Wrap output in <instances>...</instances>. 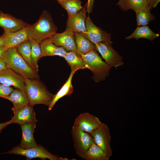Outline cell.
<instances>
[{
	"label": "cell",
	"instance_id": "11",
	"mask_svg": "<svg viewBox=\"0 0 160 160\" xmlns=\"http://www.w3.org/2000/svg\"><path fill=\"white\" fill-rule=\"evenodd\" d=\"M53 43L56 45L64 47L66 50L73 51L81 57L76 44L74 33L69 30L61 33H56L51 38Z\"/></svg>",
	"mask_w": 160,
	"mask_h": 160
},
{
	"label": "cell",
	"instance_id": "32",
	"mask_svg": "<svg viewBox=\"0 0 160 160\" xmlns=\"http://www.w3.org/2000/svg\"><path fill=\"white\" fill-rule=\"evenodd\" d=\"M94 0H88L86 4V11L88 13H90L92 12L93 8L94 7Z\"/></svg>",
	"mask_w": 160,
	"mask_h": 160
},
{
	"label": "cell",
	"instance_id": "16",
	"mask_svg": "<svg viewBox=\"0 0 160 160\" xmlns=\"http://www.w3.org/2000/svg\"><path fill=\"white\" fill-rule=\"evenodd\" d=\"M28 24L9 14H4L0 10V27L4 31L13 32L18 31Z\"/></svg>",
	"mask_w": 160,
	"mask_h": 160
},
{
	"label": "cell",
	"instance_id": "22",
	"mask_svg": "<svg viewBox=\"0 0 160 160\" xmlns=\"http://www.w3.org/2000/svg\"><path fill=\"white\" fill-rule=\"evenodd\" d=\"M116 4L124 11L132 9L135 13L148 6L146 0H119Z\"/></svg>",
	"mask_w": 160,
	"mask_h": 160
},
{
	"label": "cell",
	"instance_id": "26",
	"mask_svg": "<svg viewBox=\"0 0 160 160\" xmlns=\"http://www.w3.org/2000/svg\"><path fill=\"white\" fill-rule=\"evenodd\" d=\"M57 1L67 11L68 15L74 14L82 9L81 0H58Z\"/></svg>",
	"mask_w": 160,
	"mask_h": 160
},
{
	"label": "cell",
	"instance_id": "3",
	"mask_svg": "<svg viewBox=\"0 0 160 160\" xmlns=\"http://www.w3.org/2000/svg\"><path fill=\"white\" fill-rule=\"evenodd\" d=\"M2 57L7 68L12 69L24 78L39 79L38 72L28 64L19 54L16 47L7 49Z\"/></svg>",
	"mask_w": 160,
	"mask_h": 160
},
{
	"label": "cell",
	"instance_id": "29",
	"mask_svg": "<svg viewBox=\"0 0 160 160\" xmlns=\"http://www.w3.org/2000/svg\"><path fill=\"white\" fill-rule=\"evenodd\" d=\"M31 44V62L35 71H39L38 62L40 59L41 49L40 43L35 40L29 39Z\"/></svg>",
	"mask_w": 160,
	"mask_h": 160
},
{
	"label": "cell",
	"instance_id": "8",
	"mask_svg": "<svg viewBox=\"0 0 160 160\" xmlns=\"http://www.w3.org/2000/svg\"><path fill=\"white\" fill-rule=\"evenodd\" d=\"M94 45L96 50L110 66L116 69L123 66L124 63L122 57L114 50L111 45L105 42L99 43Z\"/></svg>",
	"mask_w": 160,
	"mask_h": 160
},
{
	"label": "cell",
	"instance_id": "23",
	"mask_svg": "<svg viewBox=\"0 0 160 160\" xmlns=\"http://www.w3.org/2000/svg\"><path fill=\"white\" fill-rule=\"evenodd\" d=\"M75 42L77 49L81 54L85 55L93 50H96L94 44L83 35L75 32Z\"/></svg>",
	"mask_w": 160,
	"mask_h": 160
},
{
	"label": "cell",
	"instance_id": "36",
	"mask_svg": "<svg viewBox=\"0 0 160 160\" xmlns=\"http://www.w3.org/2000/svg\"><path fill=\"white\" fill-rule=\"evenodd\" d=\"M4 44V40L1 35L0 36V46H3Z\"/></svg>",
	"mask_w": 160,
	"mask_h": 160
},
{
	"label": "cell",
	"instance_id": "18",
	"mask_svg": "<svg viewBox=\"0 0 160 160\" xmlns=\"http://www.w3.org/2000/svg\"><path fill=\"white\" fill-rule=\"evenodd\" d=\"M40 44L41 49L40 59L44 57L55 55L64 58L67 52L64 47L55 45L53 43L51 38L44 40Z\"/></svg>",
	"mask_w": 160,
	"mask_h": 160
},
{
	"label": "cell",
	"instance_id": "35",
	"mask_svg": "<svg viewBox=\"0 0 160 160\" xmlns=\"http://www.w3.org/2000/svg\"><path fill=\"white\" fill-rule=\"evenodd\" d=\"M6 50L7 49L4 46H0V57H3Z\"/></svg>",
	"mask_w": 160,
	"mask_h": 160
},
{
	"label": "cell",
	"instance_id": "4",
	"mask_svg": "<svg viewBox=\"0 0 160 160\" xmlns=\"http://www.w3.org/2000/svg\"><path fill=\"white\" fill-rule=\"evenodd\" d=\"M81 57L85 68L89 69L92 72V79L95 82L105 80L109 76L112 67L102 60L96 50L81 55Z\"/></svg>",
	"mask_w": 160,
	"mask_h": 160
},
{
	"label": "cell",
	"instance_id": "12",
	"mask_svg": "<svg viewBox=\"0 0 160 160\" xmlns=\"http://www.w3.org/2000/svg\"><path fill=\"white\" fill-rule=\"evenodd\" d=\"M86 12L85 8L74 14L68 15L65 30L79 33L86 37Z\"/></svg>",
	"mask_w": 160,
	"mask_h": 160
},
{
	"label": "cell",
	"instance_id": "15",
	"mask_svg": "<svg viewBox=\"0 0 160 160\" xmlns=\"http://www.w3.org/2000/svg\"><path fill=\"white\" fill-rule=\"evenodd\" d=\"M10 120L11 124L17 123L20 125L38 121L33 107L29 105L22 107L15 113Z\"/></svg>",
	"mask_w": 160,
	"mask_h": 160
},
{
	"label": "cell",
	"instance_id": "34",
	"mask_svg": "<svg viewBox=\"0 0 160 160\" xmlns=\"http://www.w3.org/2000/svg\"><path fill=\"white\" fill-rule=\"evenodd\" d=\"M10 124L11 123L10 120L4 123H0V133L3 129Z\"/></svg>",
	"mask_w": 160,
	"mask_h": 160
},
{
	"label": "cell",
	"instance_id": "10",
	"mask_svg": "<svg viewBox=\"0 0 160 160\" xmlns=\"http://www.w3.org/2000/svg\"><path fill=\"white\" fill-rule=\"evenodd\" d=\"M85 24L86 38L92 43L105 42L111 45L113 42L111 41V34L96 26L89 16L86 18Z\"/></svg>",
	"mask_w": 160,
	"mask_h": 160
},
{
	"label": "cell",
	"instance_id": "14",
	"mask_svg": "<svg viewBox=\"0 0 160 160\" xmlns=\"http://www.w3.org/2000/svg\"><path fill=\"white\" fill-rule=\"evenodd\" d=\"M24 78L12 69L6 68L0 71V83L12 86L25 92Z\"/></svg>",
	"mask_w": 160,
	"mask_h": 160
},
{
	"label": "cell",
	"instance_id": "25",
	"mask_svg": "<svg viewBox=\"0 0 160 160\" xmlns=\"http://www.w3.org/2000/svg\"><path fill=\"white\" fill-rule=\"evenodd\" d=\"M64 58L71 67V69L85 68V66L81 57L75 52L70 51L65 54Z\"/></svg>",
	"mask_w": 160,
	"mask_h": 160
},
{
	"label": "cell",
	"instance_id": "20",
	"mask_svg": "<svg viewBox=\"0 0 160 160\" xmlns=\"http://www.w3.org/2000/svg\"><path fill=\"white\" fill-rule=\"evenodd\" d=\"M6 99L11 101L13 104L11 108L15 113L20 108L29 104V101L25 92L17 88L14 89Z\"/></svg>",
	"mask_w": 160,
	"mask_h": 160
},
{
	"label": "cell",
	"instance_id": "6",
	"mask_svg": "<svg viewBox=\"0 0 160 160\" xmlns=\"http://www.w3.org/2000/svg\"><path fill=\"white\" fill-rule=\"evenodd\" d=\"M71 133L76 155L84 159L85 153L94 142L91 135L80 129L72 128Z\"/></svg>",
	"mask_w": 160,
	"mask_h": 160
},
{
	"label": "cell",
	"instance_id": "33",
	"mask_svg": "<svg viewBox=\"0 0 160 160\" xmlns=\"http://www.w3.org/2000/svg\"><path fill=\"white\" fill-rule=\"evenodd\" d=\"M7 68L6 63L2 57H0V71Z\"/></svg>",
	"mask_w": 160,
	"mask_h": 160
},
{
	"label": "cell",
	"instance_id": "24",
	"mask_svg": "<svg viewBox=\"0 0 160 160\" xmlns=\"http://www.w3.org/2000/svg\"><path fill=\"white\" fill-rule=\"evenodd\" d=\"M86 160H108L101 148L94 142L87 151L84 159Z\"/></svg>",
	"mask_w": 160,
	"mask_h": 160
},
{
	"label": "cell",
	"instance_id": "1",
	"mask_svg": "<svg viewBox=\"0 0 160 160\" xmlns=\"http://www.w3.org/2000/svg\"><path fill=\"white\" fill-rule=\"evenodd\" d=\"M57 29L49 12L44 10L38 21L30 25L28 31V39L35 40L40 43L50 38L57 33Z\"/></svg>",
	"mask_w": 160,
	"mask_h": 160
},
{
	"label": "cell",
	"instance_id": "37",
	"mask_svg": "<svg viewBox=\"0 0 160 160\" xmlns=\"http://www.w3.org/2000/svg\"><path fill=\"white\" fill-rule=\"evenodd\" d=\"M57 0V1H58V0Z\"/></svg>",
	"mask_w": 160,
	"mask_h": 160
},
{
	"label": "cell",
	"instance_id": "17",
	"mask_svg": "<svg viewBox=\"0 0 160 160\" xmlns=\"http://www.w3.org/2000/svg\"><path fill=\"white\" fill-rule=\"evenodd\" d=\"M36 124V122H33L20 125L22 137L19 146L24 149H28L36 148L39 146V145L36 143L33 136Z\"/></svg>",
	"mask_w": 160,
	"mask_h": 160
},
{
	"label": "cell",
	"instance_id": "7",
	"mask_svg": "<svg viewBox=\"0 0 160 160\" xmlns=\"http://www.w3.org/2000/svg\"><path fill=\"white\" fill-rule=\"evenodd\" d=\"M90 135L94 142L101 148L109 159L112 155V151L110 146L111 137L107 124L103 123Z\"/></svg>",
	"mask_w": 160,
	"mask_h": 160
},
{
	"label": "cell",
	"instance_id": "28",
	"mask_svg": "<svg viewBox=\"0 0 160 160\" xmlns=\"http://www.w3.org/2000/svg\"><path fill=\"white\" fill-rule=\"evenodd\" d=\"M151 10L148 6L136 13L137 26L147 25L149 22L155 19V17L151 14Z\"/></svg>",
	"mask_w": 160,
	"mask_h": 160
},
{
	"label": "cell",
	"instance_id": "30",
	"mask_svg": "<svg viewBox=\"0 0 160 160\" xmlns=\"http://www.w3.org/2000/svg\"><path fill=\"white\" fill-rule=\"evenodd\" d=\"M14 89L10 86H7L0 83V97L4 99L8 96Z\"/></svg>",
	"mask_w": 160,
	"mask_h": 160
},
{
	"label": "cell",
	"instance_id": "27",
	"mask_svg": "<svg viewBox=\"0 0 160 160\" xmlns=\"http://www.w3.org/2000/svg\"><path fill=\"white\" fill-rule=\"evenodd\" d=\"M16 48L21 56L28 64L34 70L31 60V44L29 39L20 44Z\"/></svg>",
	"mask_w": 160,
	"mask_h": 160
},
{
	"label": "cell",
	"instance_id": "21",
	"mask_svg": "<svg viewBox=\"0 0 160 160\" xmlns=\"http://www.w3.org/2000/svg\"><path fill=\"white\" fill-rule=\"evenodd\" d=\"M159 36V33H154L147 25L137 27L133 32L127 36L125 39H130L134 38L138 40L140 38H145L152 41Z\"/></svg>",
	"mask_w": 160,
	"mask_h": 160
},
{
	"label": "cell",
	"instance_id": "5",
	"mask_svg": "<svg viewBox=\"0 0 160 160\" xmlns=\"http://www.w3.org/2000/svg\"><path fill=\"white\" fill-rule=\"evenodd\" d=\"M19 155L25 156L27 160L39 158L42 159H48L50 160H69L68 158H63L58 155H55L48 151L44 147L39 145L36 148L28 149L23 148L19 145L13 147L12 149L6 152L0 153Z\"/></svg>",
	"mask_w": 160,
	"mask_h": 160
},
{
	"label": "cell",
	"instance_id": "2",
	"mask_svg": "<svg viewBox=\"0 0 160 160\" xmlns=\"http://www.w3.org/2000/svg\"><path fill=\"white\" fill-rule=\"evenodd\" d=\"M25 92L29 101V105L33 107L41 104L48 106L54 95L51 93L39 79H24Z\"/></svg>",
	"mask_w": 160,
	"mask_h": 160
},
{
	"label": "cell",
	"instance_id": "9",
	"mask_svg": "<svg viewBox=\"0 0 160 160\" xmlns=\"http://www.w3.org/2000/svg\"><path fill=\"white\" fill-rule=\"evenodd\" d=\"M102 123L99 118L88 112L79 114L75 119L72 128L80 129L90 134Z\"/></svg>",
	"mask_w": 160,
	"mask_h": 160
},
{
	"label": "cell",
	"instance_id": "13",
	"mask_svg": "<svg viewBox=\"0 0 160 160\" xmlns=\"http://www.w3.org/2000/svg\"><path fill=\"white\" fill-rule=\"evenodd\" d=\"M30 24L13 32L4 31L1 35L4 40V46L8 49L16 47L20 44L28 39V31Z\"/></svg>",
	"mask_w": 160,
	"mask_h": 160
},
{
	"label": "cell",
	"instance_id": "31",
	"mask_svg": "<svg viewBox=\"0 0 160 160\" xmlns=\"http://www.w3.org/2000/svg\"><path fill=\"white\" fill-rule=\"evenodd\" d=\"M148 7L151 10L153 8H154L157 5L160 0H146Z\"/></svg>",
	"mask_w": 160,
	"mask_h": 160
},
{
	"label": "cell",
	"instance_id": "19",
	"mask_svg": "<svg viewBox=\"0 0 160 160\" xmlns=\"http://www.w3.org/2000/svg\"><path fill=\"white\" fill-rule=\"evenodd\" d=\"M78 70L71 69L70 75L65 83L59 90L54 95L53 99L48 106L49 111L52 110L56 103L61 98L65 96H70L73 92V87L72 84V79L75 72Z\"/></svg>",
	"mask_w": 160,
	"mask_h": 160
}]
</instances>
